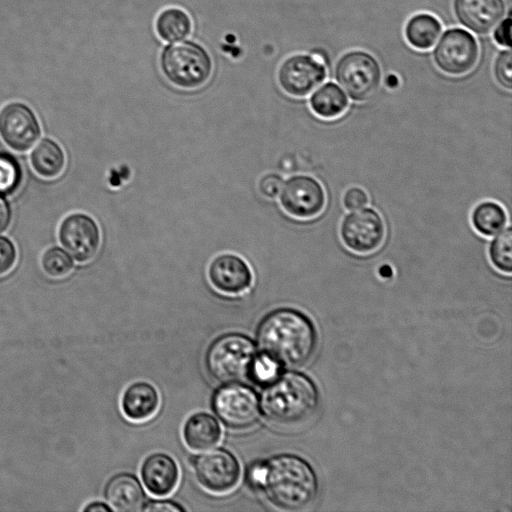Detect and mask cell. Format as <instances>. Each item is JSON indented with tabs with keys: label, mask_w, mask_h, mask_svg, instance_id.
<instances>
[{
	"label": "cell",
	"mask_w": 512,
	"mask_h": 512,
	"mask_svg": "<svg viewBox=\"0 0 512 512\" xmlns=\"http://www.w3.org/2000/svg\"><path fill=\"white\" fill-rule=\"evenodd\" d=\"M440 21L429 13H418L412 16L405 25V38L414 48L430 49L440 35Z\"/></svg>",
	"instance_id": "obj_23"
},
{
	"label": "cell",
	"mask_w": 512,
	"mask_h": 512,
	"mask_svg": "<svg viewBox=\"0 0 512 512\" xmlns=\"http://www.w3.org/2000/svg\"><path fill=\"white\" fill-rule=\"evenodd\" d=\"M207 276L217 291L231 296L245 293L253 283L251 267L234 253L216 255L208 265Z\"/></svg>",
	"instance_id": "obj_15"
},
{
	"label": "cell",
	"mask_w": 512,
	"mask_h": 512,
	"mask_svg": "<svg viewBox=\"0 0 512 512\" xmlns=\"http://www.w3.org/2000/svg\"><path fill=\"white\" fill-rule=\"evenodd\" d=\"M310 107L317 116L333 119L345 112L348 107V98L337 84L327 82L311 95Z\"/></svg>",
	"instance_id": "obj_22"
},
{
	"label": "cell",
	"mask_w": 512,
	"mask_h": 512,
	"mask_svg": "<svg viewBox=\"0 0 512 512\" xmlns=\"http://www.w3.org/2000/svg\"><path fill=\"white\" fill-rule=\"evenodd\" d=\"M399 80L395 75H389L386 79V84L390 88H394L398 85Z\"/></svg>",
	"instance_id": "obj_39"
},
{
	"label": "cell",
	"mask_w": 512,
	"mask_h": 512,
	"mask_svg": "<svg viewBox=\"0 0 512 512\" xmlns=\"http://www.w3.org/2000/svg\"><path fill=\"white\" fill-rule=\"evenodd\" d=\"M265 473V461H256L252 463L246 474V479L253 489H262Z\"/></svg>",
	"instance_id": "obj_34"
},
{
	"label": "cell",
	"mask_w": 512,
	"mask_h": 512,
	"mask_svg": "<svg viewBox=\"0 0 512 512\" xmlns=\"http://www.w3.org/2000/svg\"><path fill=\"white\" fill-rule=\"evenodd\" d=\"M261 410L273 423L294 425L309 419L319 405L314 382L297 371L280 373L262 392Z\"/></svg>",
	"instance_id": "obj_3"
},
{
	"label": "cell",
	"mask_w": 512,
	"mask_h": 512,
	"mask_svg": "<svg viewBox=\"0 0 512 512\" xmlns=\"http://www.w3.org/2000/svg\"><path fill=\"white\" fill-rule=\"evenodd\" d=\"M491 263L499 271L511 273L512 271V229L510 226L497 233L489 246Z\"/></svg>",
	"instance_id": "obj_26"
},
{
	"label": "cell",
	"mask_w": 512,
	"mask_h": 512,
	"mask_svg": "<svg viewBox=\"0 0 512 512\" xmlns=\"http://www.w3.org/2000/svg\"><path fill=\"white\" fill-rule=\"evenodd\" d=\"M21 179L22 171L17 160L9 153L0 152V194L13 193Z\"/></svg>",
	"instance_id": "obj_28"
},
{
	"label": "cell",
	"mask_w": 512,
	"mask_h": 512,
	"mask_svg": "<svg viewBox=\"0 0 512 512\" xmlns=\"http://www.w3.org/2000/svg\"><path fill=\"white\" fill-rule=\"evenodd\" d=\"M30 163L37 175L53 179L63 172L66 158L64 151L55 141L43 139L32 150Z\"/></svg>",
	"instance_id": "obj_21"
},
{
	"label": "cell",
	"mask_w": 512,
	"mask_h": 512,
	"mask_svg": "<svg viewBox=\"0 0 512 512\" xmlns=\"http://www.w3.org/2000/svg\"><path fill=\"white\" fill-rule=\"evenodd\" d=\"M221 427L214 416L205 412L191 415L183 427V439L192 450L202 451L214 447L221 439Z\"/></svg>",
	"instance_id": "obj_20"
},
{
	"label": "cell",
	"mask_w": 512,
	"mask_h": 512,
	"mask_svg": "<svg viewBox=\"0 0 512 512\" xmlns=\"http://www.w3.org/2000/svg\"><path fill=\"white\" fill-rule=\"evenodd\" d=\"M261 353L281 366H300L313 355L317 335L311 320L294 308H277L266 314L257 327Z\"/></svg>",
	"instance_id": "obj_1"
},
{
	"label": "cell",
	"mask_w": 512,
	"mask_h": 512,
	"mask_svg": "<svg viewBox=\"0 0 512 512\" xmlns=\"http://www.w3.org/2000/svg\"><path fill=\"white\" fill-rule=\"evenodd\" d=\"M471 222L478 233L484 236H492L504 228L507 215L504 208L498 203L484 201L473 209Z\"/></svg>",
	"instance_id": "obj_25"
},
{
	"label": "cell",
	"mask_w": 512,
	"mask_h": 512,
	"mask_svg": "<svg viewBox=\"0 0 512 512\" xmlns=\"http://www.w3.org/2000/svg\"><path fill=\"white\" fill-rule=\"evenodd\" d=\"M433 61L442 72L458 76L474 68L479 58L475 37L461 28L446 30L433 49Z\"/></svg>",
	"instance_id": "obj_8"
},
{
	"label": "cell",
	"mask_w": 512,
	"mask_h": 512,
	"mask_svg": "<svg viewBox=\"0 0 512 512\" xmlns=\"http://www.w3.org/2000/svg\"><path fill=\"white\" fill-rule=\"evenodd\" d=\"M512 54L509 49L500 51L493 64V74L497 83L505 89L512 88Z\"/></svg>",
	"instance_id": "obj_30"
},
{
	"label": "cell",
	"mask_w": 512,
	"mask_h": 512,
	"mask_svg": "<svg viewBox=\"0 0 512 512\" xmlns=\"http://www.w3.org/2000/svg\"><path fill=\"white\" fill-rule=\"evenodd\" d=\"M281 367L268 355L258 353L253 362L249 379L258 385L266 386L280 374Z\"/></svg>",
	"instance_id": "obj_29"
},
{
	"label": "cell",
	"mask_w": 512,
	"mask_h": 512,
	"mask_svg": "<svg viewBox=\"0 0 512 512\" xmlns=\"http://www.w3.org/2000/svg\"><path fill=\"white\" fill-rule=\"evenodd\" d=\"M17 258L14 244L6 237L0 236V275L10 271Z\"/></svg>",
	"instance_id": "obj_32"
},
{
	"label": "cell",
	"mask_w": 512,
	"mask_h": 512,
	"mask_svg": "<svg viewBox=\"0 0 512 512\" xmlns=\"http://www.w3.org/2000/svg\"><path fill=\"white\" fill-rule=\"evenodd\" d=\"M257 354L251 338L241 333H226L208 347L206 369L220 383L241 382L250 377Z\"/></svg>",
	"instance_id": "obj_4"
},
{
	"label": "cell",
	"mask_w": 512,
	"mask_h": 512,
	"mask_svg": "<svg viewBox=\"0 0 512 512\" xmlns=\"http://www.w3.org/2000/svg\"><path fill=\"white\" fill-rule=\"evenodd\" d=\"M326 78L323 63L312 55L295 54L286 58L278 69L277 79L281 89L288 95H308Z\"/></svg>",
	"instance_id": "obj_13"
},
{
	"label": "cell",
	"mask_w": 512,
	"mask_h": 512,
	"mask_svg": "<svg viewBox=\"0 0 512 512\" xmlns=\"http://www.w3.org/2000/svg\"><path fill=\"white\" fill-rule=\"evenodd\" d=\"M160 397L157 389L148 382H135L129 385L121 399L124 416L135 422L150 419L158 410Z\"/></svg>",
	"instance_id": "obj_19"
},
{
	"label": "cell",
	"mask_w": 512,
	"mask_h": 512,
	"mask_svg": "<svg viewBox=\"0 0 512 512\" xmlns=\"http://www.w3.org/2000/svg\"><path fill=\"white\" fill-rule=\"evenodd\" d=\"M279 201L289 215L306 219L318 215L326 203L320 182L309 175H294L283 182Z\"/></svg>",
	"instance_id": "obj_10"
},
{
	"label": "cell",
	"mask_w": 512,
	"mask_h": 512,
	"mask_svg": "<svg viewBox=\"0 0 512 512\" xmlns=\"http://www.w3.org/2000/svg\"><path fill=\"white\" fill-rule=\"evenodd\" d=\"M494 40L501 46L510 47L511 43V19L510 17L498 23L495 27Z\"/></svg>",
	"instance_id": "obj_36"
},
{
	"label": "cell",
	"mask_w": 512,
	"mask_h": 512,
	"mask_svg": "<svg viewBox=\"0 0 512 512\" xmlns=\"http://www.w3.org/2000/svg\"><path fill=\"white\" fill-rule=\"evenodd\" d=\"M262 490L276 507L301 510L317 497L319 482L311 465L294 454H280L265 461Z\"/></svg>",
	"instance_id": "obj_2"
},
{
	"label": "cell",
	"mask_w": 512,
	"mask_h": 512,
	"mask_svg": "<svg viewBox=\"0 0 512 512\" xmlns=\"http://www.w3.org/2000/svg\"><path fill=\"white\" fill-rule=\"evenodd\" d=\"M104 495L110 507L121 512L139 511L145 504V493L139 480L129 473H119L110 478Z\"/></svg>",
	"instance_id": "obj_18"
},
{
	"label": "cell",
	"mask_w": 512,
	"mask_h": 512,
	"mask_svg": "<svg viewBox=\"0 0 512 512\" xmlns=\"http://www.w3.org/2000/svg\"><path fill=\"white\" fill-rule=\"evenodd\" d=\"M458 22L468 30L485 35L491 32L505 14L504 0H453Z\"/></svg>",
	"instance_id": "obj_16"
},
{
	"label": "cell",
	"mask_w": 512,
	"mask_h": 512,
	"mask_svg": "<svg viewBox=\"0 0 512 512\" xmlns=\"http://www.w3.org/2000/svg\"><path fill=\"white\" fill-rule=\"evenodd\" d=\"M166 79L175 87L197 89L211 77L213 64L209 54L198 44L184 41L168 46L160 61Z\"/></svg>",
	"instance_id": "obj_5"
},
{
	"label": "cell",
	"mask_w": 512,
	"mask_h": 512,
	"mask_svg": "<svg viewBox=\"0 0 512 512\" xmlns=\"http://www.w3.org/2000/svg\"><path fill=\"white\" fill-rule=\"evenodd\" d=\"M11 211L8 203L0 196V232H3L9 225Z\"/></svg>",
	"instance_id": "obj_37"
},
{
	"label": "cell",
	"mask_w": 512,
	"mask_h": 512,
	"mask_svg": "<svg viewBox=\"0 0 512 512\" xmlns=\"http://www.w3.org/2000/svg\"><path fill=\"white\" fill-rule=\"evenodd\" d=\"M335 79L354 101L369 99L379 88L382 71L378 60L369 52L351 50L336 62Z\"/></svg>",
	"instance_id": "obj_7"
},
{
	"label": "cell",
	"mask_w": 512,
	"mask_h": 512,
	"mask_svg": "<svg viewBox=\"0 0 512 512\" xmlns=\"http://www.w3.org/2000/svg\"><path fill=\"white\" fill-rule=\"evenodd\" d=\"M155 28L158 36L167 42L187 37L192 29L188 14L179 8H167L157 17Z\"/></svg>",
	"instance_id": "obj_24"
},
{
	"label": "cell",
	"mask_w": 512,
	"mask_h": 512,
	"mask_svg": "<svg viewBox=\"0 0 512 512\" xmlns=\"http://www.w3.org/2000/svg\"><path fill=\"white\" fill-rule=\"evenodd\" d=\"M368 203L366 192L359 187L349 188L343 196V204L348 210H357L363 208Z\"/></svg>",
	"instance_id": "obj_33"
},
{
	"label": "cell",
	"mask_w": 512,
	"mask_h": 512,
	"mask_svg": "<svg viewBox=\"0 0 512 512\" xmlns=\"http://www.w3.org/2000/svg\"><path fill=\"white\" fill-rule=\"evenodd\" d=\"M283 182L281 175L267 173L259 179L258 190L263 197L274 199L279 195Z\"/></svg>",
	"instance_id": "obj_31"
},
{
	"label": "cell",
	"mask_w": 512,
	"mask_h": 512,
	"mask_svg": "<svg viewBox=\"0 0 512 512\" xmlns=\"http://www.w3.org/2000/svg\"><path fill=\"white\" fill-rule=\"evenodd\" d=\"M143 511L150 512H180L185 511V509L179 505L178 503L169 501V500H152L148 503H145Z\"/></svg>",
	"instance_id": "obj_35"
},
{
	"label": "cell",
	"mask_w": 512,
	"mask_h": 512,
	"mask_svg": "<svg viewBox=\"0 0 512 512\" xmlns=\"http://www.w3.org/2000/svg\"><path fill=\"white\" fill-rule=\"evenodd\" d=\"M340 236L348 249L360 254L370 253L383 242L384 221L372 208L353 210L343 218Z\"/></svg>",
	"instance_id": "obj_11"
},
{
	"label": "cell",
	"mask_w": 512,
	"mask_h": 512,
	"mask_svg": "<svg viewBox=\"0 0 512 512\" xmlns=\"http://www.w3.org/2000/svg\"><path fill=\"white\" fill-rule=\"evenodd\" d=\"M84 511L86 512H110L113 511V509L104 503L101 502H94L89 504L84 508Z\"/></svg>",
	"instance_id": "obj_38"
},
{
	"label": "cell",
	"mask_w": 512,
	"mask_h": 512,
	"mask_svg": "<svg viewBox=\"0 0 512 512\" xmlns=\"http://www.w3.org/2000/svg\"><path fill=\"white\" fill-rule=\"evenodd\" d=\"M39 136V122L29 107L13 102L0 110V137L9 148L27 151Z\"/></svg>",
	"instance_id": "obj_14"
},
{
	"label": "cell",
	"mask_w": 512,
	"mask_h": 512,
	"mask_svg": "<svg viewBox=\"0 0 512 512\" xmlns=\"http://www.w3.org/2000/svg\"><path fill=\"white\" fill-rule=\"evenodd\" d=\"M41 267L51 278H63L73 269V261L70 256L59 247H51L41 256Z\"/></svg>",
	"instance_id": "obj_27"
},
{
	"label": "cell",
	"mask_w": 512,
	"mask_h": 512,
	"mask_svg": "<svg viewBox=\"0 0 512 512\" xmlns=\"http://www.w3.org/2000/svg\"><path fill=\"white\" fill-rule=\"evenodd\" d=\"M212 408L229 429L242 431L253 427L261 414L256 391L239 382L225 383L212 396Z\"/></svg>",
	"instance_id": "obj_6"
},
{
	"label": "cell",
	"mask_w": 512,
	"mask_h": 512,
	"mask_svg": "<svg viewBox=\"0 0 512 512\" xmlns=\"http://www.w3.org/2000/svg\"><path fill=\"white\" fill-rule=\"evenodd\" d=\"M191 463L197 481L209 492L226 493L239 482L240 463L227 449L216 448L193 456Z\"/></svg>",
	"instance_id": "obj_9"
},
{
	"label": "cell",
	"mask_w": 512,
	"mask_h": 512,
	"mask_svg": "<svg viewBox=\"0 0 512 512\" xmlns=\"http://www.w3.org/2000/svg\"><path fill=\"white\" fill-rule=\"evenodd\" d=\"M58 238L66 251L80 263L92 260L101 244L98 224L84 213L66 216L60 223Z\"/></svg>",
	"instance_id": "obj_12"
},
{
	"label": "cell",
	"mask_w": 512,
	"mask_h": 512,
	"mask_svg": "<svg viewBox=\"0 0 512 512\" xmlns=\"http://www.w3.org/2000/svg\"><path fill=\"white\" fill-rule=\"evenodd\" d=\"M141 477L146 489L154 496H167L179 481V468L172 457L164 453L149 455L141 466Z\"/></svg>",
	"instance_id": "obj_17"
}]
</instances>
